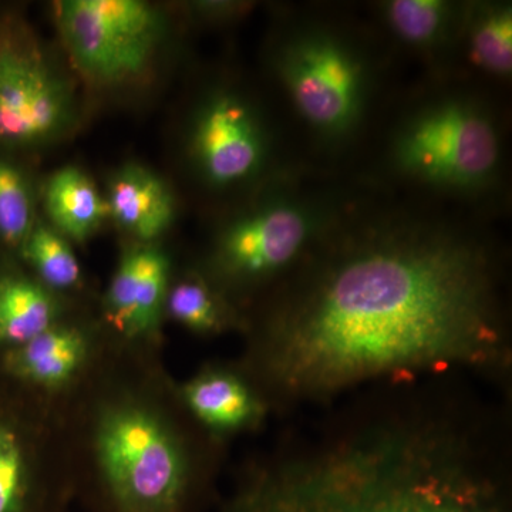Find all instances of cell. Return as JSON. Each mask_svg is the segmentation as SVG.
<instances>
[{
	"label": "cell",
	"instance_id": "18",
	"mask_svg": "<svg viewBox=\"0 0 512 512\" xmlns=\"http://www.w3.org/2000/svg\"><path fill=\"white\" fill-rule=\"evenodd\" d=\"M165 315L197 335H217L234 325L218 293L198 275L170 282Z\"/></svg>",
	"mask_w": 512,
	"mask_h": 512
},
{
	"label": "cell",
	"instance_id": "5",
	"mask_svg": "<svg viewBox=\"0 0 512 512\" xmlns=\"http://www.w3.org/2000/svg\"><path fill=\"white\" fill-rule=\"evenodd\" d=\"M56 19L74 66L103 84L140 76L163 32L160 13L140 0H63Z\"/></svg>",
	"mask_w": 512,
	"mask_h": 512
},
{
	"label": "cell",
	"instance_id": "14",
	"mask_svg": "<svg viewBox=\"0 0 512 512\" xmlns=\"http://www.w3.org/2000/svg\"><path fill=\"white\" fill-rule=\"evenodd\" d=\"M63 318L56 293L26 274L18 259H0V353L25 345Z\"/></svg>",
	"mask_w": 512,
	"mask_h": 512
},
{
	"label": "cell",
	"instance_id": "16",
	"mask_svg": "<svg viewBox=\"0 0 512 512\" xmlns=\"http://www.w3.org/2000/svg\"><path fill=\"white\" fill-rule=\"evenodd\" d=\"M47 215L56 231L76 242L87 241L109 215L93 181L76 167H66L50 177L45 188Z\"/></svg>",
	"mask_w": 512,
	"mask_h": 512
},
{
	"label": "cell",
	"instance_id": "9",
	"mask_svg": "<svg viewBox=\"0 0 512 512\" xmlns=\"http://www.w3.org/2000/svg\"><path fill=\"white\" fill-rule=\"evenodd\" d=\"M170 282V261L163 251L151 245L128 249L104 296L101 325L120 339L163 345Z\"/></svg>",
	"mask_w": 512,
	"mask_h": 512
},
{
	"label": "cell",
	"instance_id": "3",
	"mask_svg": "<svg viewBox=\"0 0 512 512\" xmlns=\"http://www.w3.org/2000/svg\"><path fill=\"white\" fill-rule=\"evenodd\" d=\"M53 400L84 512H200L224 439L185 406L163 345L103 326L86 372Z\"/></svg>",
	"mask_w": 512,
	"mask_h": 512
},
{
	"label": "cell",
	"instance_id": "6",
	"mask_svg": "<svg viewBox=\"0 0 512 512\" xmlns=\"http://www.w3.org/2000/svg\"><path fill=\"white\" fill-rule=\"evenodd\" d=\"M497 133L483 114L448 103L419 117L399 143L404 170L430 183L470 187L497 165Z\"/></svg>",
	"mask_w": 512,
	"mask_h": 512
},
{
	"label": "cell",
	"instance_id": "19",
	"mask_svg": "<svg viewBox=\"0 0 512 512\" xmlns=\"http://www.w3.org/2000/svg\"><path fill=\"white\" fill-rule=\"evenodd\" d=\"M33 227L32 197L25 175L0 157V247L18 259Z\"/></svg>",
	"mask_w": 512,
	"mask_h": 512
},
{
	"label": "cell",
	"instance_id": "2",
	"mask_svg": "<svg viewBox=\"0 0 512 512\" xmlns=\"http://www.w3.org/2000/svg\"><path fill=\"white\" fill-rule=\"evenodd\" d=\"M392 394L248 463L221 512H503L504 461L483 424L424 393Z\"/></svg>",
	"mask_w": 512,
	"mask_h": 512
},
{
	"label": "cell",
	"instance_id": "17",
	"mask_svg": "<svg viewBox=\"0 0 512 512\" xmlns=\"http://www.w3.org/2000/svg\"><path fill=\"white\" fill-rule=\"evenodd\" d=\"M18 261L53 293L76 291L83 284L82 266L69 241L46 225L33 227L20 248Z\"/></svg>",
	"mask_w": 512,
	"mask_h": 512
},
{
	"label": "cell",
	"instance_id": "4",
	"mask_svg": "<svg viewBox=\"0 0 512 512\" xmlns=\"http://www.w3.org/2000/svg\"><path fill=\"white\" fill-rule=\"evenodd\" d=\"M74 504L55 400L0 380V512H70Z\"/></svg>",
	"mask_w": 512,
	"mask_h": 512
},
{
	"label": "cell",
	"instance_id": "1",
	"mask_svg": "<svg viewBox=\"0 0 512 512\" xmlns=\"http://www.w3.org/2000/svg\"><path fill=\"white\" fill-rule=\"evenodd\" d=\"M235 363L271 406L325 402L373 380L507 365L493 274L463 239L386 228L309 266Z\"/></svg>",
	"mask_w": 512,
	"mask_h": 512
},
{
	"label": "cell",
	"instance_id": "7",
	"mask_svg": "<svg viewBox=\"0 0 512 512\" xmlns=\"http://www.w3.org/2000/svg\"><path fill=\"white\" fill-rule=\"evenodd\" d=\"M70 97L23 29L0 22V146L40 143L69 120Z\"/></svg>",
	"mask_w": 512,
	"mask_h": 512
},
{
	"label": "cell",
	"instance_id": "10",
	"mask_svg": "<svg viewBox=\"0 0 512 512\" xmlns=\"http://www.w3.org/2000/svg\"><path fill=\"white\" fill-rule=\"evenodd\" d=\"M101 336L100 319L63 318L25 345L0 353V380L55 399L86 372Z\"/></svg>",
	"mask_w": 512,
	"mask_h": 512
},
{
	"label": "cell",
	"instance_id": "8",
	"mask_svg": "<svg viewBox=\"0 0 512 512\" xmlns=\"http://www.w3.org/2000/svg\"><path fill=\"white\" fill-rule=\"evenodd\" d=\"M282 76L293 103L313 127L340 134L355 123L362 101V73L336 40L313 35L292 43L282 60Z\"/></svg>",
	"mask_w": 512,
	"mask_h": 512
},
{
	"label": "cell",
	"instance_id": "15",
	"mask_svg": "<svg viewBox=\"0 0 512 512\" xmlns=\"http://www.w3.org/2000/svg\"><path fill=\"white\" fill-rule=\"evenodd\" d=\"M106 202L117 224L144 244L163 235L173 221V195L160 177L140 165H127L114 175Z\"/></svg>",
	"mask_w": 512,
	"mask_h": 512
},
{
	"label": "cell",
	"instance_id": "12",
	"mask_svg": "<svg viewBox=\"0 0 512 512\" xmlns=\"http://www.w3.org/2000/svg\"><path fill=\"white\" fill-rule=\"evenodd\" d=\"M194 148L204 174L218 185L244 180L261 163L262 138L251 111L231 96L202 111Z\"/></svg>",
	"mask_w": 512,
	"mask_h": 512
},
{
	"label": "cell",
	"instance_id": "13",
	"mask_svg": "<svg viewBox=\"0 0 512 512\" xmlns=\"http://www.w3.org/2000/svg\"><path fill=\"white\" fill-rule=\"evenodd\" d=\"M180 390L198 423L224 440L231 434L256 429L268 412L235 365L205 366L180 383Z\"/></svg>",
	"mask_w": 512,
	"mask_h": 512
},
{
	"label": "cell",
	"instance_id": "21",
	"mask_svg": "<svg viewBox=\"0 0 512 512\" xmlns=\"http://www.w3.org/2000/svg\"><path fill=\"white\" fill-rule=\"evenodd\" d=\"M448 8L437 0H394L387 6V18L394 32L412 43H429L446 25Z\"/></svg>",
	"mask_w": 512,
	"mask_h": 512
},
{
	"label": "cell",
	"instance_id": "20",
	"mask_svg": "<svg viewBox=\"0 0 512 512\" xmlns=\"http://www.w3.org/2000/svg\"><path fill=\"white\" fill-rule=\"evenodd\" d=\"M473 56L485 69L510 74L512 67V13L510 8L491 10L473 32Z\"/></svg>",
	"mask_w": 512,
	"mask_h": 512
},
{
	"label": "cell",
	"instance_id": "11",
	"mask_svg": "<svg viewBox=\"0 0 512 512\" xmlns=\"http://www.w3.org/2000/svg\"><path fill=\"white\" fill-rule=\"evenodd\" d=\"M309 232L308 218L298 208H266L225 232L215 255L217 272L237 284L269 278L291 265Z\"/></svg>",
	"mask_w": 512,
	"mask_h": 512
}]
</instances>
